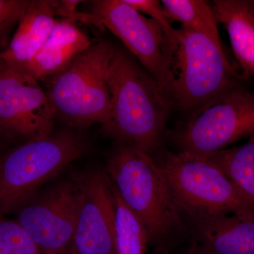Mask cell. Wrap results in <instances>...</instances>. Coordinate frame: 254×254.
Wrapping results in <instances>:
<instances>
[{"instance_id":"cell-25","label":"cell","mask_w":254,"mask_h":254,"mask_svg":"<svg viewBox=\"0 0 254 254\" xmlns=\"http://www.w3.org/2000/svg\"><path fill=\"white\" fill-rule=\"evenodd\" d=\"M2 51H3L2 49H1V47H0V62H1V52H2Z\"/></svg>"},{"instance_id":"cell-5","label":"cell","mask_w":254,"mask_h":254,"mask_svg":"<svg viewBox=\"0 0 254 254\" xmlns=\"http://www.w3.org/2000/svg\"><path fill=\"white\" fill-rule=\"evenodd\" d=\"M173 54V104L195 110L220 95L244 88L222 46L201 33L181 26Z\"/></svg>"},{"instance_id":"cell-16","label":"cell","mask_w":254,"mask_h":254,"mask_svg":"<svg viewBox=\"0 0 254 254\" xmlns=\"http://www.w3.org/2000/svg\"><path fill=\"white\" fill-rule=\"evenodd\" d=\"M208 158L235 185L254 210V134L245 144L220 150Z\"/></svg>"},{"instance_id":"cell-11","label":"cell","mask_w":254,"mask_h":254,"mask_svg":"<svg viewBox=\"0 0 254 254\" xmlns=\"http://www.w3.org/2000/svg\"><path fill=\"white\" fill-rule=\"evenodd\" d=\"M75 180L78 207L71 247L78 254H118L115 204L109 177L95 171Z\"/></svg>"},{"instance_id":"cell-19","label":"cell","mask_w":254,"mask_h":254,"mask_svg":"<svg viewBox=\"0 0 254 254\" xmlns=\"http://www.w3.org/2000/svg\"><path fill=\"white\" fill-rule=\"evenodd\" d=\"M0 254H41V252L16 220L0 217Z\"/></svg>"},{"instance_id":"cell-7","label":"cell","mask_w":254,"mask_h":254,"mask_svg":"<svg viewBox=\"0 0 254 254\" xmlns=\"http://www.w3.org/2000/svg\"><path fill=\"white\" fill-rule=\"evenodd\" d=\"M91 9L86 14V21L106 28L118 37L173 101V53L161 26L124 0L93 1Z\"/></svg>"},{"instance_id":"cell-18","label":"cell","mask_w":254,"mask_h":254,"mask_svg":"<svg viewBox=\"0 0 254 254\" xmlns=\"http://www.w3.org/2000/svg\"><path fill=\"white\" fill-rule=\"evenodd\" d=\"M170 19L182 23V26L201 33L222 46L218 21L213 8L203 0H163L160 1Z\"/></svg>"},{"instance_id":"cell-15","label":"cell","mask_w":254,"mask_h":254,"mask_svg":"<svg viewBox=\"0 0 254 254\" xmlns=\"http://www.w3.org/2000/svg\"><path fill=\"white\" fill-rule=\"evenodd\" d=\"M214 14L227 30L244 80L254 77V16L247 0H215Z\"/></svg>"},{"instance_id":"cell-2","label":"cell","mask_w":254,"mask_h":254,"mask_svg":"<svg viewBox=\"0 0 254 254\" xmlns=\"http://www.w3.org/2000/svg\"><path fill=\"white\" fill-rule=\"evenodd\" d=\"M119 144L107 172L122 199L144 224L149 241L164 245L189 235L186 215L155 160L137 147Z\"/></svg>"},{"instance_id":"cell-20","label":"cell","mask_w":254,"mask_h":254,"mask_svg":"<svg viewBox=\"0 0 254 254\" xmlns=\"http://www.w3.org/2000/svg\"><path fill=\"white\" fill-rule=\"evenodd\" d=\"M127 4L133 9L139 11L142 14L149 16L163 28L169 46L173 54L176 48L178 32L173 28L170 23V18L162 6L161 2L158 0H124Z\"/></svg>"},{"instance_id":"cell-3","label":"cell","mask_w":254,"mask_h":254,"mask_svg":"<svg viewBox=\"0 0 254 254\" xmlns=\"http://www.w3.org/2000/svg\"><path fill=\"white\" fill-rule=\"evenodd\" d=\"M115 51L110 42L93 43L48 78L46 92L55 118L78 128L106 123L111 108L109 72Z\"/></svg>"},{"instance_id":"cell-13","label":"cell","mask_w":254,"mask_h":254,"mask_svg":"<svg viewBox=\"0 0 254 254\" xmlns=\"http://www.w3.org/2000/svg\"><path fill=\"white\" fill-rule=\"evenodd\" d=\"M58 1L31 0L20 20L1 60L11 67L26 72L28 64L56 22Z\"/></svg>"},{"instance_id":"cell-22","label":"cell","mask_w":254,"mask_h":254,"mask_svg":"<svg viewBox=\"0 0 254 254\" xmlns=\"http://www.w3.org/2000/svg\"><path fill=\"white\" fill-rule=\"evenodd\" d=\"M187 254H208L199 245L193 242Z\"/></svg>"},{"instance_id":"cell-10","label":"cell","mask_w":254,"mask_h":254,"mask_svg":"<svg viewBox=\"0 0 254 254\" xmlns=\"http://www.w3.org/2000/svg\"><path fill=\"white\" fill-rule=\"evenodd\" d=\"M55 114L45 90L28 73L0 62V140L20 141L53 132Z\"/></svg>"},{"instance_id":"cell-24","label":"cell","mask_w":254,"mask_h":254,"mask_svg":"<svg viewBox=\"0 0 254 254\" xmlns=\"http://www.w3.org/2000/svg\"><path fill=\"white\" fill-rule=\"evenodd\" d=\"M64 254H78L77 252H76L74 250H73V247H71L67 252H66Z\"/></svg>"},{"instance_id":"cell-12","label":"cell","mask_w":254,"mask_h":254,"mask_svg":"<svg viewBox=\"0 0 254 254\" xmlns=\"http://www.w3.org/2000/svg\"><path fill=\"white\" fill-rule=\"evenodd\" d=\"M189 235L208 254H254V213L187 217Z\"/></svg>"},{"instance_id":"cell-1","label":"cell","mask_w":254,"mask_h":254,"mask_svg":"<svg viewBox=\"0 0 254 254\" xmlns=\"http://www.w3.org/2000/svg\"><path fill=\"white\" fill-rule=\"evenodd\" d=\"M110 116L102 125L119 143L152 155L165 130L171 98L158 82L124 50L115 48L109 72Z\"/></svg>"},{"instance_id":"cell-8","label":"cell","mask_w":254,"mask_h":254,"mask_svg":"<svg viewBox=\"0 0 254 254\" xmlns=\"http://www.w3.org/2000/svg\"><path fill=\"white\" fill-rule=\"evenodd\" d=\"M254 134V92L238 88L195 110L177 133L180 152L208 158Z\"/></svg>"},{"instance_id":"cell-4","label":"cell","mask_w":254,"mask_h":254,"mask_svg":"<svg viewBox=\"0 0 254 254\" xmlns=\"http://www.w3.org/2000/svg\"><path fill=\"white\" fill-rule=\"evenodd\" d=\"M86 149L81 135L64 129L23 141L0 154V217L15 211Z\"/></svg>"},{"instance_id":"cell-6","label":"cell","mask_w":254,"mask_h":254,"mask_svg":"<svg viewBox=\"0 0 254 254\" xmlns=\"http://www.w3.org/2000/svg\"><path fill=\"white\" fill-rule=\"evenodd\" d=\"M187 217L254 213L250 202L210 159L163 152L155 160Z\"/></svg>"},{"instance_id":"cell-14","label":"cell","mask_w":254,"mask_h":254,"mask_svg":"<svg viewBox=\"0 0 254 254\" xmlns=\"http://www.w3.org/2000/svg\"><path fill=\"white\" fill-rule=\"evenodd\" d=\"M93 43L89 37L67 18L57 19L54 27L26 68L37 81L60 72Z\"/></svg>"},{"instance_id":"cell-9","label":"cell","mask_w":254,"mask_h":254,"mask_svg":"<svg viewBox=\"0 0 254 254\" xmlns=\"http://www.w3.org/2000/svg\"><path fill=\"white\" fill-rule=\"evenodd\" d=\"M77 207L76 180H63L21 203L15 210L16 221L41 254H64L72 245Z\"/></svg>"},{"instance_id":"cell-23","label":"cell","mask_w":254,"mask_h":254,"mask_svg":"<svg viewBox=\"0 0 254 254\" xmlns=\"http://www.w3.org/2000/svg\"><path fill=\"white\" fill-rule=\"evenodd\" d=\"M247 1L250 11H252V14L254 16V0H247Z\"/></svg>"},{"instance_id":"cell-21","label":"cell","mask_w":254,"mask_h":254,"mask_svg":"<svg viewBox=\"0 0 254 254\" xmlns=\"http://www.w3.org/2000/svg\"><path fill=\"white\" fill-rule=\"evenodd\" d=\"M31 0H0V47L9 45L10 35L17 26Z\"/></svg>"},{"instance_id":"cell-26","label":"cell","mask_w":254,"mask_h":254,"mask_svg":"<svg viewBox=\"0 0 254 254\" xmlns=\"http://www.w3.org/2000/svg\"><path fill=\"white\" fill-rule=\"evenodd\" d=\"M3 143V142L1 141V140H0V143Z\"/></svg>"},{"instance_id":"cell-17","label":"cell","mask_w":254,"mask_h":254,"mask_svg":"<svg viewBox=\"0 0 254 254\" xmlns=\"http://www.w3.org/2000/svg\"><path fill=\"white\" fill-rule=\"evenodd\" d=\"M115 204V230L118 254H144L149 242L144 224L122 199L110 182Z\"/></svg>"}]
</instances>
